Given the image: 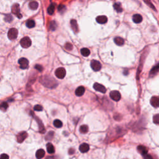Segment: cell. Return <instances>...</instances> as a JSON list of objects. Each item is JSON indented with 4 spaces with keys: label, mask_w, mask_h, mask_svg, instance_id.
<instances>
[{
    "label": "cell",
    "mask_w": 159,
    "mask_h": 159,
    "mask_svg": "<svg viewBox=\"0 0 159 159\" xmlns=\"http://www.w3.org/2000/svg\"><path fill=\"white\" fill-rule=\"evenodd\" d=\"M39 82L47 88H54L57 86V83L55 79L50 76H47V75L40 76Z\"/></svg>",
    "instance_id": "1"
},
{
    "label": "cell",
    "mask_w": 159,
    "mask_h": 159,
    "mask_svg": "<svg viewBox=\"0 0 159 159\" xmlns=\"http://www.w3.org/2000/svg\"><path fill=\"white\" fill-rule=\"evenodd\" d=\"M32 42L29 37H23L20 41V44L23 48H28L31 45Z\"/></svg>",
    "instance_id": "2"
},
{
    "label": "cell",
    "mask_w": 159,
    "mask_h": 159,
    "mask_svg": "<svg viewBox=\"0 0 159 159\" xmlns=\"http://www.w3.org/2000/svg\"><path fill=\"white\" fill-rule=\"evenodd\" d=\"M18 34V31L16 28H11L9 30L7 33V36L10 40H14L17 38Z\"/></svg>",
    "instance_id": "3"
},
{
    "label": "cell",
    "mask_w": 159,
    "mask_h": 159,
    "mask_svg": "<svg viewBox=\"0 0 159 159\" xmlns=\"http://www.w3.org/2000/svg\"><path fill=\"white\" fill-rule=\"evenodd\" d=\"M55 76L59 79H63L66 75V70L64 68L60 67L55 70Z\"/></svg>",
    "instance_id": "4"
},
{
    "label": "cell",
    "mask_w": 159,
    "mask_h": 159,
    "mask_svg": "<svg viewBox=\"0 0 159 159\" xmlns=\"http://www.w3.org/2000/svg\"><path fill=\"white\" fill-rule=\"evenodd\" d=\"M11 10H12L13 14L16 15L18 18H22V15H21V13H20L19 5H18V4H14L12 6V7H11Z\"/></svg>",
    "instance_id": "5"
},
{
    "label": "cell",
    "mask_w": 159,
    "mask_h": 159,
    "mask_svg": "<svg viewBox=\"0 0 159 159\" xmlns=\"http://www.w3.org/2000/svg\"><path fill=\"white\" fill-rule=\"evenodd\" d=\"M91 69L95 71H100L101 69V64H100V62L93 60L91 62Z\"/></svg>",
    "instance_id": "6"
},
{
    "label": "cell",
    "mask_w": 159,
    "mask_h": 159,
    "mask_svg": "<svg viewBox=\"0 0 159 159\" xmlns=\"http://www.w3.org/2000/svg\"><path fill=\"white\" fill-rule=\"evenodd\" d=\"M110 98L115 101H119L121 100V95L118 91H112L109 94Z\"/></svg>",
    "instance_id": "7"
},
{
    "label": "cell",
    "mask_w": 159,
    "mask_h": 159,
    "mask_svg": "<svg viewBox=\"0 0 159 159\" xmlns=\"http://www.w3.org/2000/svg\"><path fill=\"white\" fill-rule=\"evenodd\" d=\"M19 64L20 65V68L21 69H26L28 68L29 61L27 58H21L19 60Z\"/></svg>",
    "instance_id": "8"
},
{
    "label": "cell",
    "mask_w": 159,
    "mask_h": 159,
    "mask_svg": "<svg viewBox=\"0 0 159 159\" xmlns=\"http://www.w3.org/2000/svg\"><path fill=\"white\" fill-rule=\"evenodd\" d=\"M93 88L96 91H99V92L100 93H105L106 92V88L103 85H101L100 83H95L93 85Z\"/></svg>",
    "instance_id": "9"
},
{
    "label": "cell",
    "mask_w": 159,
    "mask_h": 159,
    "mask_svg": "<svg viewBox=\"0 0 159 159\" xmlns=\"http://www.w3.org/2000/svg\"><path fill=\"white\" fill-rule=\"evenodd\" d=\"M27 133L26 132H21L17 135V141L19 143H22L27 137Z\"/></svg>",
    "instance_id": "10"
},
{
    "label": "cell",
    "mask_w": 159,
    "mask_h": 159,
    "mask_svg": "<svg viewBox=\"0 0 159 159\" xmlns=\"http://www.w3.org/2000/svg\"><path fill=\"white\" fill-rule=\"evenodd\" d=\"M150 104L154 108L159 107V97L152 96L150 99Z\"/></svg>",
    "instance_id": "11"
},
{
    "label": "cell",
    "mask_w": 159,
    "mask_h": 159,
    "mask_svg": "<svg viewBox=\"0 0 159 159\" xmlns=\"http://www.w3.org/2000/svg\"><path fill=\"white\" fill-rule=\"evenodd\" d=\"M79 150L82 153H86L89 150V145L88 144H86V143H83V144L80 145V146L79 147Z\"/></svg>",
    "instance_id": "12"
},
{
    "label": "cell",
    "mask_w": 159,
    "mask_h": 159,
    "mask_svg": "<svg viewBox=\"0 0 159 159\" xmlns=\"http://www.w3.org/2000/svg\"><path fill=\"white\" fill-rule=\"evenodd\" d=\"M97 22H98L99 24H105L106 22L108 21V18L107 17L105 16H98L96 19Z\"/></svg>",
    "instance_id": "13"
},
{
    "label": "cell",
    "mask_w": 159,
    "mask_h": 159,
    "mask_svg": "<svg viewBox=\"0 0 159 159\" xmlns=\"http://www.w3.org/2000/svg\"><path fill=\"white\" fill-rule=\"evenodd\" d=\"M85 89L83 86H79L75 91V95L77 96H82V95H83V94L85 93Z\"/></svg>",
    "instance_id": "14"
},
{
    "label": "cell",
    "mask_w": 159,
    "mask_h": 159,
    "mask_svg": "<svg viewBox=\"0 0 159 159\" xmlns=\"http://www.w3.org/2000/svg\"><path fill=\"white\" fill-rule=\"evenodd\" d=\"M137 151L139 152V153L142 155L143 156L147 153V148L144 146H139L138 147H137Z\"/></svg>",
    "instance_id": "15"
},
{
    "label": "cell",
    "mask_w": 159,
    "mask_h": 159,
    "mask_svg": "<svg viewBox=\"0 0 159 159\" xmlns=\"http://www.w3.org/2000/svg\"><path fill=\"white\" fill-rule=\"evenodd\" d=\"M132 20H133V21L135 23L138 24V23L142 22V17L141 15L139 14H134L132 16Z\"/></svg>",
    "instance_id": "16"
},
{
    "label": "cell",
    "mask_w": 159,
    "mask_h": 159,
    "mask_svg": "<svg viewBox=\"0 0 159 159\" xmlns=\"http://www.w3.org/2000/svg\"><path fill=\"white\" fill-rule=\"evenodd\" d=\"M159 71V63H158L156 65L154 66V67L152 69V70H150V76H155V75L158 73V71Z\"/></svg>",
    "instance_id": "17"
},
{
    "label": "cell",
    "mask_w": 159,
    "mask_h": 159,
    "mask_svg": "<svg viewBox=\"0 0 159 159\" xmlns=\"http://www.w3.org/2000/svg\"><path fill=\"white\" fill-rule=\"evenodd\" d=\"M114 41L115 44H116L117 45H119V46H122V45H124V39H122V37H115L114 39Z\"/></svg>",
    "instance_id": "18"
},
{
    "label": "cell",
    "mask_w": 159,
    "mask_h": 159,
    "mask_svg": "<svg viewBox=\"0 0 159 159\" xmlns=\"http://www.w3.org/2000/svg\"><path fill=\"white\" fill-rule=\"evenodd\" d=\"M45 152L43 149H39L36 153V157L37 159H41L45 156Z\"/></svg>",
    "instance_id": "19"
},
{
    "label": "cell",
    "mask_w": 159,
    "mask_h": 159,
    "mask_svg": "<svg viewBox=\"0 0 159 159\" xmlns=\"http://www.w3.org/2000/svg\"><path fill=\"white\" fill-rule=\"evenodd\" d=\"M47 150L48 153L50 154H52L55 152V148L51 143H48L47 144Z\"/></svg>",
    "instance_id": "20"
},
{
    "label": "cell",
    "mask_w": 159,
    "mask_h": 159,
    "mask_svg": "<svg viewBox=\"0 0 159 159\" xmlns=\"http://www.w3.org/2000/svg\"><path fill=\"white\" fill-rule=\"evenodd\" d=\"M36 119L37 121V122H38V124H39V131H40V132H41V133H44V132H45V129L44 126L42 122H41V121L37 118H36Z\"/></svg>",
    "instance_id": "21"
},
{
    "label": "cell",
    "mask_w": 159,
    "mask_h": 159,
    "mask_svg": "<svg viewBox=\"0 0 159 159\" xmlns=\"http://www.w3.org/2000/svg\"><path fill=\"white\" fill-rule=\"evenodd\" d=\"M55 9V4H51L47 9V13L49 14L52 15L54 13Z\"/></svg>",
    "instance_id": "22"
},
{
    "label": "cell",
    "mask_w": 159,
    "mask_h": 159,
    "mask_svg": "<svg viewBox=\"0 0 159 159\" xmlns=\"http://www.w3.org/2000/svg\"><path fill=\"white\" fill-rule=\"evenodd\" d=\"M81 54L83 56L88 57L90 54V51L87 48H83L81 49Z\"/></svg>",
    "instance_id": "23"
},
{
    "label": "cell",
    "mask_w": 159,
    "mask_h": 159,
    "mask_svg": "<svg viewBox=\"0 0 159 159\" xmlns=\"http://www.w3.org/2000/svg\"><path fill=\"white\" fill-rule=\"evenodd\" d=\"M71 23V28L73 29V30L75 32H78V25H77V22H76V20L75 19H72L70 22Z\"/></svg>",
    "instance_id": "24"
},
{
    "label": "cell",
    "mask_w": 159,
    "mask_h": 159,
    "mask_svg": "<svg viewBox=\"0 0 159 159\" xmlns=\"http://www.w3.org/2000/svg\"><path fill=\"white\" fill-rule=\"evenodd\" d=\"M114 8L115 9V10L118 13L122 12V6H121V3H116L114 4Z\"/></svg>",
    "instance_id": "25"
},
{
    "label": "cell",
    "mask_w": 159,
    "mask_h": 159,
    "mask_svg": "<svg viewBox=\"0 0 159 159\" xmlns=\"http://www.w3.org/2000/svg\"><path fill=\"white\" fill-rule=\"evenodd\" d=\"M38 6H39V5H38L37 2L34 1L30 2L29 7L31 9H32V10H36V9H37Z\"/></svg>",
    "instance_id": "26"
},
{
    "label": "cell",
    "mask_w": 159,
    "mask_h": 159,
    "mask_svg": "<svg viewBox=\"0 0 159 159\" xmlns=\"http://www.w3.org/2000/svg\"><path fill=\"white\" fill-rule=\"evenodd\" d=\"M88 131V127L86 125H82L80 127V132L82 134H86Z\"/></svg>",
    "instance_id": "27"
},
{
    "label": "cell",
    "mask_w": 159,
    "mask_h": 159,
    "mask_svg": "<svg viewBox=\"0 0 159 159\" xmlns=\"http://www.w3.org/2000/svg\"><path fill=\"white\" fill-rule=\"evenodd\" d=\"M36 25V23H35V21L32 19H30L29 21H27V22H26V26L29 28H32L34 27Z\"/></svg>",
    "instance_id": "28"
},
{
    "label": "cell",
    "mask_w": 159,
    "mask_h": 159,
    "mask_svg": "<svg viewBox=\"0 0 159 159\" xmlns=\"http://www.w3.org/2000/svg\"><path fill=\"white\" fill-rule=\"evenodd\" d=\"M62 122L60 120H58V119H56L54 121V126L57 128H60L61 127H62Z\"/></svg>",
    "instance_id": "29"
},
{
    "label": "cell",
    "mask_w": 159,
    "mask_h": 159,
    "mask_svg": "<svg viewBox=\"0 0 159 159\" xmlns=\"http://www.w3.org/2000/svg\"><path fill=\"white\" fill-rule=\"evenodd\" d=\"M143 1H144L145 3H146V4H147V5L150 7V8H152L153 10H154V11H156V8H155V6H153V4H152V2H151V1H150V0H143Z\"/></svg>",
    "instance_id": "30"
},
{
    "label": "cell",
    "mask_w": 159,
    "mask_h": 159,
    "mask_svg": "<svg viewBox=\"0 0 159 159\" xmlns=\"http://www.w3.org/2000/svg\"><path fill=\"white\" fill-rule=\"evenodd\" d=\"M54 136V132H53V131H50V132L47 134V135H46L45 139H46V140H52V139H53Z\"/></svg>",
    "instance_id": "31"
},
{
    "label": "cell",
    "mask_w": 159,
    "mask_h": 159,
    "mask_svg": "<svg viewBox=\"0 0 159 159\" xmlns=\"http://www.w3.org/2000/svg\"><path fill=\"white\" fill-rule=\"evenodd\" d=\"M58 11L60 13L63 14L65 12L66 7L64 6V5H59V6L58 7Z\"/></svg>",
    "instance_id": "32"
},
{
    "label": "cell",
    "mask_w": 159,
    "mask_h": 159,
    "mask_svg": "<svg viewBox=\"0 0 159 159\" xmlns=\"http://www.w3.org/2000/svg\"><path fill=\"white\" fill-rule=\"evenodd\" d=\"M7 107H8V104H7L6 102H3V103H2L1 104H0V109L1 110L6 111L7 109Z\"/></svg>",
    "instance_id": "33"
},
{
    "label": "cell",
    "mask_w": 159,
    "mask_h": 159,
    "mask_svg": "<svg viewBox=\"0 0 159 159\" xmlns=\"http://www.w3.org/2000/svg\"><path fill=\"white\" fill-rule=\"evenodd\" d=\"M153 122L155 124L159 125V114H155L153 117Z\"/></svg>",
    "instance_id": "34"
},
{
    "label": "cell",
    "mask_w": 159,
    "mask_h": 159,
    "mask_svg": "<svg viewBox=\"0 0 159 159\" xmlns=\"http://www.w3.org/2000/svg\"><path fill=\"white\" fill-rule=\"evenodd\" d=\"M57 28V24L55 21H51L50 23V29L52 31H55Z\"/></svg>",
    "instance_id": "35"
},
{
    "label": "cell",
    "mask_w": 159,
    "mask_h": 159,
    "mask_svg": "<svg viewBox=\"0 0 159 159\" xmlns=\"http://www.w3.org/2000/svg\"><path fill=\"white\" fill-rule=\"evenodd\" d=\"M65 48L68 51H71L73 49V45H71V44L68 42V43H66L65 45Z\"/></svg>",
    "instance_id": "36"
},
{
    "label": "cell",
    "mask_w": 159,
    "mask_h": 159,
    "mask_svg": "<svg viewBox=\"0 0 159 159\" xmlns=\"http://www.w3.org/2000/svg\"><path fill=\"white\" fill-rule=\"evenodd\" d=\"M5 21H6V22H10L11 21L13 20V17L9 14V15H6V17H5Z\"/></svg>",
    "instance_id": "37"
},
{
    "label": "cell",
    "mask_w": 159,
    "mask_h": 159,
    "mask_svg": "<svg viewBox=\"0 0 159 159\" xmlns=\"http://www.w3.org/2000/svg\"><path fill=\"white\" fill-rule=\"evenodd\" d=\"M34 109L35 111H42L43 108H42L41 106L38 104V105L35 106L34 108Z\"/></svg>",
    "instance_id": "38"
},
{
    "label": "cell",
    "mask_w": 159,
    "mask_h": 159,
    "mask_svg": "<svg viewBox=\"0 0 159 159\" xmlns=\"http://www.w3.org/2000/svg\"><path fill=\"white\" fill-rule=\"evenodd\" d=\"M35 69L38 70L39 71H40V72L42 71V70H43V67H42V65H36L35 66Z\"/></svg>",
    "instance_id": "39"
},
{
    "label": "cell",
    "mask_w": 159,
    "mask_h": 159,
    "mask_svg": "<svg viewBox=\"0 0 159 159\" xmlns=\"http://www.w3.org/2000/svg\"><path fill=\"white\" fill-rule=\"evenodd\" d=\"M0 159H9V156L6 153H3V154L1 155Z\"/></svg>",
    "instance_id": "40"
},
{
    "label": "cell",
    "mask_w": 159,
    "mask_h": 159,
    "mask_svg": "<svg viewBox=\"0 0 159 159\" xmlns=\"http://www.w3.org/2000/svg\"><path fill=\"white\" fill-rule=\"evenodd\" d=\"M144 159H152V156L150 155L147 154V153L145 155H144Z\"/></svg>",
    "instance_id": "41"
},
{
    "label": "cell",
    "mask_w": 159,
    "mask_h": 159,
    "mask_svg": "<svg viewBox=\"0 0 159 159\" xmlns=\"http://www.w3.org/2000/svg\"><path fill=\"white\" fill-rule=\"evenodd\" d=\"M75 153V150L73 149H70L69 150V154H73Z\"/></svg>",
    "instance_id": "42"
}]
</instances>
